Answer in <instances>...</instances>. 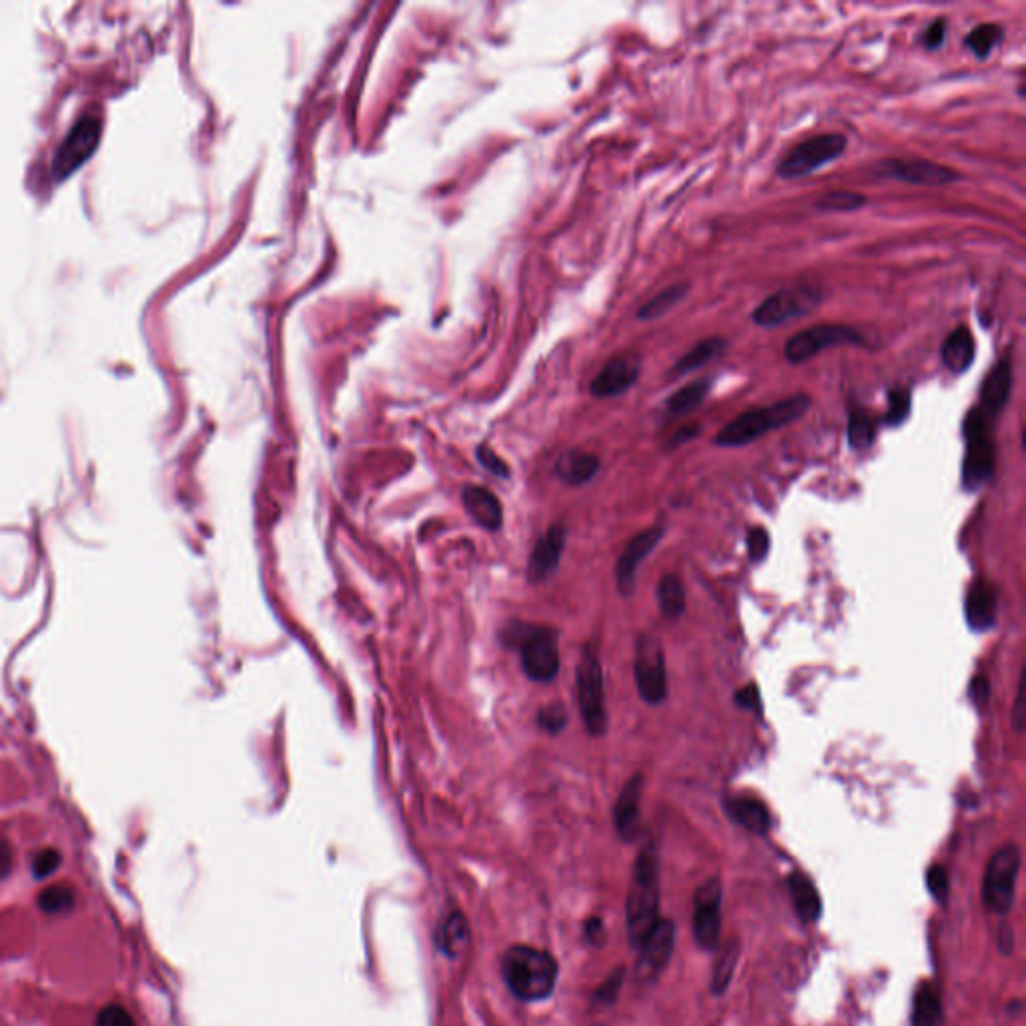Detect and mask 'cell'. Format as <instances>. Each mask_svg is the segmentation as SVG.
I'll return each mask as SVG.
<instances>
[{"label":"cell","instance_id":"cell-1","mask_svg":"<svg viewBox=\"0 0 1026 1026\" xmlns=\"http://www.w3.org/2000/svg\"><path fill=\"white\" fill-rule=\"evenodd\" d=\"M499 972L509 992L518 1000L540 1002L550 998L556 990L560 966L548 950L513 944L503 952Z\"/></svg>","mask_w":1026,"mask_h":1026},{"label":"cell","instance_id":"cell-2","mask_svg":"<svg viewBox=\"0 0 1026 1026\" xmlns=\"http://www.w3.org/2000/svg\"><path fill=\"white\" fill-rule=\"evenodd\" d=\"M505 648L520 652L522 670L532 682L550 684L560 674V636L548 626L511 622L499 632Z\"/></svg>","mask_w":1026,"mask_h":1026},{"label":"cell","instance_id":"cell-3","mask_svg":"<svg viewBox=\"0 0 1026 1026\" xmlns=\"http://www.w3.org/2000/svg\"><path fill=\"white\" fill-rule=\"evenodd\" d=\"M660 912V862L658 852L648 844L636 858L634 882L626 902L628 936L634 948H640L652 928L658 924Z\"/></svg>","mask_w":1026,"mask_h":1026},{"label":"cell","instance_id":"cell-4","mask_svg":"<svg viewBox=\"0 0 1026 1026\" xmlns=\"http://www.w3.org/2000/svg\"><path fill=\"white\" fill-rule=\"evenodd\" d=\"M812 405V397L806 393H796L786 399H780L768 407H756L740 413L732 419L716 437L714 443L720 447H742L748 445L762 435L786 427L808 413Z\"/></svg>","mask_w":1026,"mask_h":1026},{"label":"cell","instance_id":"cell-5","mask_svg":"<svg viewBox=\"0 0 1026 1026\" xmlns=\"http://www.w3.org/2000/svg\"><path fill=\"white\" fill-rule=\"evenodd\" d=\"M966 453L962 463V483L968 491L982 487L994 473V441L990 435V417L980 407H972L962 423Z\"/></svg>","mask_w":1026,"mask_h":1026},{"label":"cell","instance_id":"cell-6","mask_svg":"<svg viewBox=\"0 0 1026 1026\" xmlns=\"http://www.w3.org/2000/svg\"><path fill=\"white\" fill-rule=\"evenodd\" d=\"M576 690H578L580 714H582L588 734L604 736L608 730L604 670H602L598 652L592 646H586L582 650V658L576 668Z\"/></svg>","mask_w":1026,"mask_h":1026},{"label":"cell","instance_id":"cell-7","mask_svg":"<svg viewBox=\"0 0 1026 1026\" xmlns=\"http://www.w3.org/2000/svg\"><path fill=\"white\" fill-rule=\"evenodd\" d=\"M826 299V293L818 287H784L770 297H766L752 313V323L764 329L780 327L794 319L808 317L814 313L820 303Z\"/></svg>","mask_w":1026,"mask_h":1026},{"label":"cell","instance_id":"cell-8","mask_svg":"<svg viewBox=\"0 0 1026 1026\" xmlns=\"http://www.w3.org/2000/svg\"><path fill=\"white\" fill-rule=\"evenodd\" d=\"M848 139L842 133H824L810 137L790 149L778 163L782 179H800L834 163L846 153Z\"/></svg>","mask_w":1026,"mask_h":1026},{"label":"cell","instance_id":"cell-9","mask_svg":"<svg viewBox=\"0 0 1026 1026\" xmlns=\"http://www.w3.org/2000/svg\"><path fill=\"white\" fill-rule=\"evenodd\" d=\"M854 345L866 347V337L858 329L842 323H820L794 333L784 345V357L792 365H800L830 347Z\"/></svg>","mask_w":1026,"mask_h":1026},{"label":"cell","instance_id":"cell-10","mask_svg":"<svg viewBox=\"0 0 1026 1026\" xmlns=\"http://www.w3.org/2000/svg\"><path fill=\"white\" fill-rule=\"evenodd\" d=\"M1020 870V848L1016 844H1006L994 852L990 858L984 882H982V898L990 912L1008 914L1014 902L1016 876Z\"/></svg>","mask_w":1026,"mask_h":1026},{"label":"cell","instance_id":"cell-11","mask_svg":"<svg viewBox=\"0 0 1026 1026\" xmlns=\"http://www.w3.org/2000/svg\"><path fill=\"white\" fill-rule=\"evenodd\" d=\"M636 686L638 694L646 704L658 706L668 696V678H666V658L660 640L654 634H644L636 644V662H634Z\"/></svg>","mask_w":1026,"mask_h":1026},{"label":"cell","instance_id":"cell-12","mask_svg":"<svg viewBox=\"0 0 1026 1026\" xmlns=\"http://www.w3.org/2000/svg\"><path fill=\"white\" fill-rule=\"evenodd\" d=\"M874 175L918 187H944L964 179L956 169L928 159H886L874 167Z\"/></svg>","mask_w":1026,"mask_h":1026},{"label":"cell","instance_id":"cell-13","mask_svg":"<svg viewBox=\"0 0 1026 1026\" xmlns=\"http://www.w3.org/2000/svg\"><path fill=\"white\" fill-rule=\"evenodd\" d=\"M676 942V928L672 920H658V924L652 928L644 944L638 948V964H636V978L644 984H652L660 978L662 970L668 966Z\"/></svg>","mask_w":1026,"mask_h":1026},{"label":"cell","instance_id":"cell-14","mask_svg":"<svg viewBox=\"0 0 1026 1026\" xmlns=\"http://www.w3.org/2000/svg\"><path fill=\"white\" fill-rule=\"evenodd\" d=\"M99 137L101 119L95 113H89L83 119H79L55 157V175L61 179L75 171L95 151Z\"/></svg>","mask_w":1026,"mask_h":1026},{"label":"cell","instance_id":"cell-15","mask_svg":"<svg viewBox=\"0 0 1026 1026\" xmlns=\"http://www.w3.org/2000/svg\"><path fill=\"white\" fill-rule=\"evenodd\" d=\"M720 904H722V882L718 878L708 880L696 890L694 896V938L700 948H714L720 938Z\"/></svg>","mask_w":1026,"mask_h":1026},{"label":"cell","instance_id":"cell-16","mask_svg":"<svg viewBox=\"0 0 1026 1026\" xmlns=\"http://www.w3.org/2000/svg\"><path fill=\"white\" fill-rule=\"evenodd\" d=\"M642 373V357L638 353H620L612 357L592 379L590 391L598 399L618 397L632 389Z\"/></svg>","mask_w":1026,"mask_h":1026},{"label":"cell","instance_id":"cell-17","mask_svg":"<svg viewBox=\"0 0 1026 1026\" xmlns=\"http://www.w3.org/2000/svg\"><path fill=\"white\" fill-rule=\"evenodd\" d=\"M568 530L564 524H554L548 532L536 542L530 562H528V580L534 586L548 582L562 562V554L566 550Z\"/></svg>","mask_w":1026,"mask_h":1026},{"label":"cell","instance_id":"cell-18","mask_svg":"<svg viewBox=\"0 0 1026 1026\" xmlns=\"http://www.w3.org/2000/svg\"><path fill=\"white\" fill-rule=\"evenodd\" d=\"M664 536L662 526H652L638 536L630 540V544L624 548L618 564H616V580L622 596H632L636 588V574L638 566L650 556V552L660 544Z\"/></svg>","mask_w":1026,"mask_h":1026},{"label":"cell","instance_id":"cell-19","mask_svg":"<svg viewBox=\"0 0 1026 1026\" xmlns=\"http://www.w3.org/2000/svg\"><path fill=\"white\" fill-rule=\"evenodd\" d=\"M1012 391V355L1004 353L988 371L980 389V409L988 417H996L1008 403Z\"/></svg>","mask_w":1026,"mask_h":1026},{"label":"cell","instance_id":"cell-20","mask_svg":"<svg viewBox=\"0 0 1026 1026\" xmlns=\"http://www.w3.org/2000/svg\"><path fill=\"white\" fill-rule=\"evenodd\" d=\"M644 776L634 774L622 788L614 806V824L622 840L632 842L640 830V800H642Z\"/></svg>","mask_w":1026,"mask_h":1026},{"label":"cell","instance_id":"cell-21","mask_svg":"<svg viewBox=\"0 0 1026 1026\" xmlns=\"http://www.w3.org/2000/svg\"><path fill=\"white\" fill-rule=\"evenodd\" d=\"M461 501L469 518L479 528L497 532L503 526V507L493 491L481 485H467L461 493Z\"/></svg>","mask_w":1026,"mask_h":1026},{"label":"cell","instance_id":"cell-22","mask_svg":"<svg viewBox=\"0 0 1026 1026\" xmlns=\"http://www.w3.org/2000/svg\"><path fill=\"white\" fill-rule=\"evenodd\" d=\"M996 608H998V602H996L994 586L984 580L974 582L966 594V604H964L968 626L976 632L990 630L996 622Z\"/></svg>","mask_w":1026,"mask_h":1026},{"label":"cell","instance_id":"cell-23","mask_svg":"<svg viewBox=\"0 0 1026 1026\" xmlns=\"http://www.w3.org/2000/svg\"><path fill=\"white\" fill-rule=\"evenodd\" d=\"M974 357L976 343L972 331L966 325H958L956 329H952L940 345V359L944 367L954 375L966 373L972 367Z\"/></svg>","mask_w":1026,"mask_h":1026},{"label":"cell","instance_id":"cell-24","mask_svg":"<svg viewBox=\"0 0 1026 1026\" xmlns=\"http://www.w3.org/2000/svg\"><path fill=\"white\" fill-rule=\"evenodd\" d=\"M469 940H471V930H469V922L463 912L451 910L437 924L435 946L443 956H447L451 960L459 958L465 952Z\"/></svg>","mask_w":1026,"mask_h":1026},{"label":"cell","instance_id":"cell-25","mask_svg":"<svg viewBox=\"0 0 1026 1026\" xmlns=\"http://www.w3.org/2000/svg\"><path fill=\"white\" fill-rule=\"evenodd\" d=\"M554 471L564 483L580 487L596 477L600 471V457L584 449H568L558 457Z\"/></svg>","mask_w":1026,"mask_h":1026},{"label":"cell","instance_id":"cell-26","mask_svg":"<svg viewBox=\"0 0 1026 1026\" xmlns=\"http://www.w3.org/2000/svg\"><path fill=\"white\" fill-rule=\"evenodd\" d=\"M728 349V341L720 335H714V337H706L702 341H698L684 357H680L674 367L670 369V377H684L708 363H712L714 359H718L724 351Z\"/></svg>","mask_w":1026,"mask_h":1026},{"label":"cell","instance_id":"cell-27","mask_svg":"<svg viewBox=\"0 0 1026 1026\" xmlns=\"http://www.w3.org/2000/svg\"><path fill=\"white\" fill-rule=\"evenodd\" d=\"M726 812L736 824L744 826L746 830H750L754 834H766L770 830V812L756 798H748V796L730 798L726 802Z\"/></svg>","mask_w":1026,"mask_h":1026},{"label":"cell","instance_id":"cell-28","mask_svg":"<svg viewBox=\"0 0 1026 1026\" xmlns=\"http://www.w3.org/2000/svg\"><path fill=\"white\" fill-rule=\"evenodd\" d=\"M788 886H790V894H792V902H794L798 918L806 924L816 922L822 912V900H820V894H818L814 882L806 874L794 872L788 878Z\"/></svg>","mask_w":1026,"mask_h":1026},{"label":"cell","instance_id":"cell-29","mask_svg":"<svg viewBox=\"0 0 1026 1026\" xmlns=\"http://www.w3.org/2000/svg\"><path fill=\"white\" fill-rule=\"evenodd\" d=\"M688 293H690V283H686V281L674 283V285L662 289L660 293H656L650 301H646L640 307V311L636 313V317L640 321H646V323L656 321V319L668 315L678 303H682Z\"/></svg>","mask_w":1026,"mask_h":1026},{"label":"cell","instance_id":"cell-30","mask_svg":"<svg viewBox=\"0 0 1026 1026\" xmlns=\"http://www.w3.org/2000/svg\"><path fill=\"white\" fill-rule=\"evenodd\" d=\"M712 389V379H696L684 387H680L676 393H672L668 399H666V409L668 413L672 415H686V413H692L696 411L708 397Z\"/></svg>","mask_w":1026,"mask_h":1026},{"label":"cell","instance_id":"cell-31","mask_svg":"<svg viewBox=\"0 0 1026 1026\" xmlns=\"http://www.w3.org/2000/svg\"><path fill=\"white\" fill-rule=\"evenodd\" d=\"M912 1024L914 1026H942L944 1024L942 1000L930 984H922L914 996Z\"/></svg>","mask_w":1026,"mask_h":1026},{"label":"cell","instance_id":"cell-32","mask_svg":"<svg viewBox=\"0 0 1026 1026\" xmlns=\"http://www.w3.org/2000/svg\"><path fill=\"white\" fill-rule=\"evenodd\" d=\"M656 596H658L660 610L668 620H678L686 612V592H684V586L678 576H674V574L664 576L658 584Z\"/></svg>","mask_w":1026,"mask_h":1026},{"label":"cell","instance_id":"cell-33","mask_svg":"<svg viewBox=\"0 0 1026 1026\" xmlns=\"http://www.w3.org/2000/svg\"><path fill=\"white\" fill-rule=\"evenodd\" d=\"M1002 39H1004V31L1000 25L984 23V25L974 27L968 33V37L964 39V45L976 59H988L994 53V49L1002 43Z\"/></svg>","mask_w":1026,"mask_h":1026},{"label":"cell","instance_id":"cell-34","mask_svg":"<svg viewBox=\"0 0 1026 1026\" xmlns=\"http://www.w3.org/2000/svg\"><path fill=\"white\" fill-rule=\"evenodd\" d=\"M75 900H77L75 890L69 884H51L39 894L41 910L51 916L71 912L75 906Z\"/></svg>","mask_w":1026,"mask_h":1026},{"label":"cell","instance_id":"cell-35","mask_svg":"<svg viewBox=\"0 0 1026 1026\" xmlns=\"http://www.w3.org/2000/svg\"><path fill=\"white\" fill-rule=\"evenodd\" d=\"M868 203V197L854 191H830L814 201L816 211L820 213H852L862 209Z\"/></svg>","mask_w":1026,"mask_h":1026},{"label":"cell","instance_id":"cell-36","mask_svg":"<svg viewBox=\"0 0 1026 1026\" xmlns=\"http://www.w3.org/2000/svg\"><path fill=\"white\" fill-rule=\"evenodd\" d=\"M876 439V421L860 409H854L848 417V443L852 449H868Z\"/></svg>","mask_w":1026,"mask_h":1026},{"label":"cell","instance_id":"cell-37","mask_svg":"<svg viewBox=\"0 0 1026 1026\" xmlns=\"http://www.w3.org/2000/svg\"><path fill=\"white\" fill-rule=\"evenodd\" d=\"M738 956H740V946L736 944V940H730L720 958L716 960V966H714V974H712V992L716 996L724 994L732 976H734V970H736V964H738Z\"/></svg>","mask_w":1026,"mask_h":1026},{"label":"cell","instance_id":"cell-38","mask_svg":"<svg viewBox=\"0 0 1026 1026\" xmlns=\"http://www.w3.org/2000/svg\"><path fill=\"white\" fill-rule=\"evenodd\" d=\"M912 411V393L908 387H892L888 391V409L884 415V425L896 427L902 425Z\"/></svg>","mask_w":1026,"mask_h":1026},{"label":"cell","instance_id":"cell-39","mask_svg":"<svg viewBox=\"0 0 1026 1026\" xmlns=\"http://www.w3.org/2000/svg\"><path fill=\"white\" fill-rule=\"evenodd\" d=\"M538 726L552 736L564 732V728L568 726V710L562 704L544 706L538 712Z\"/></svg>","mask_w":1026,"mask_h":1026},{"label":"cell","instance_id":"cell-40","mask_svg":"<svg viewBox=\"0 0 1026 1026\" xmlns=\"http://www.w3.org/2000/svg\"><path fill=\"white\" fill-rule=\"evenodd\" d=\"M624 978H626V970L620 966L616 968L594 992V1002L596 1004H602V1006H608V1004H614L622 986H624Z\"/></svg>","mask_w":1026,"mask_h":1026},{"label":"cell","instance_id":"cell-41","mask_svg":"<svg viewBox=\"0 0 1026 1026\" xmlns=\"http://www.w3.org/2000/svg\"><path fill=\"white\" fill-rule=\"evenodd\" d=\"M61 852L57 848H43L33 858V872L37 878H47L61 866Z\"/></svg>","mask_w":1026,"mask_h":1026},{"label":"cell","instance_id":"cell-42","mask_svg":"<svg viewBox=\"0 0 1026 1026\" xmlns=\"http://www.w3.org/2000/svg\"><path fill=\"white\" fill-rule=\"evenodd\" d=\"M95 1026H137V1022L121 1004H109L99 1012Z\"/></svg>","mask_w":1026,"mask_h":1026},{"label":"cell","instance_id":"cell-43","mask_svg":"<svg viewBox=\"0 0 1026 1026\" xmlns=\"http://www.w3.org/2000/svg\"><path fill=\"white\" fill-rule=\"evenodd\" d=\"M475 455H477V461H479V463H481L489 473H493L495 477H499V479H507V477H509V467H507V463H505V461H503V459H501V457H499L491 447H487V445H479V447H477V451H475Z\"/></svg>","mask_w":1026,"mask_h":1026},{"label":"cell","instance_id":"cell-44","mask_svg":"<svg viewBox=\"0 0 1026 1026\" xmlns=\"http://www.w3.org/2000/svg\"><path fill=\"white\" fill-rule=\"evenodd\" d=\"M746 546H748V554H750V560L752 562H762L770 550V536L764 528L756 526V528H750L748 530V540H746Z\"/></svg>","mask_w":1026,"mask_h":1026},{"label":"cell","instance_id":"cell-45","mask_svg":"<svg viewBox=\"0 0 1026 1026\" xmlns=\"http://www.w3.org/2000/svg\"><path fill=\"white\" fill-rule=\"evenodd\" d=\"M926 886L930 890V894L938 900V902H944V898L948 896V890H950V882H948V874L942 866L934 864L928 868L926 872Z\"/></svg>","mask_w":1026,"mask_h":1026},{"label":"cell","instance_id":"cell-46","mask_svg":"<svg viewBox=\"0 0 1026 1026\" xmlns=\"http://www.w3.org/2000/svg\"><path fill=\"white\" fill-rule=\"evenodd\" d=\"M946 31H948V21H946L944 17L934 19V21L926 27V31H924V35H922V45H924V49H928V51H938V49L944 45V41H946Z\"/></svg>","mask_w":1026,"mask_h":1026},{"label":"cell","instance_id":"cell-47","mask_svg":"<svg viewBox=\"0 0 1026 1026\" xmlns=\"http://www.w3.org/2000/svg\"><path fill=\"white\" fill-rule=\"evenodd\" d=\"M734 702H736V706H740L744 710H750L756 714L762 712V696H760V688L756 684H748L742 690H738L734 694Z\"/></svg>","mask_w":1026,"mask_h":1026},{"label":"cell","instance_id":"cell-48","mask_svg":"<svg viewBox=\"0 0 1026 1026\" xmlns=\"http://www.w3.org/2000/svg\"><path fill=\"white\" fill-rule=\"evenodd\" d=\"M968 696L970 700L976 704V706H984L990 698V682L984 674H976L972 680H970V686H968Z\"/></svg>","mask_w":1026,"mask_h":1026},{"label":"cell","instance_id":"cell-49","mask_svg":"<svg viewBox=\"0 0 1026 1026\" xmlns=\"http://www.w3.org/2000/svg\"><path fill=\"white\" fill-rule=\"evenodd\" d=\"M13 866H15L13 846L7 840L0 838V880L7 878L13 872Z\"/></svg>","mask_w":1026,"mask_h":1026},{"label":"cell","instance_id":"cell-50","mask_svg":"<svg viewBox=\"0 0 1026 1026\" xmlns=\"http://www.w3.org/2000/svg\"><path fill=\"white\" fill-rule=\"evenodd\" d=\"M698 435H700V425H698V423L684 425V427H680V429L670 437L668 447H678V445H682V443H686V441H690V439H694V437H698Z\"/></svg>","mask_w":1026,"mask_h":1026},{"label":"cell","instance_id":"cell-51","mask_svg":"<svg viewBox=\"0 0 1026 1026\" xmlns=\"http://www.w3.org/2000/svg\"><path fill=\"white\" fill-rule=\"evenodd\" d=\"M1024 716H1026V710H1024V682L1020 680V684H1018V694H1016V702H1014V714H1012V722H1014L1016 732H1022V728H1024Z\"/></svg>","mask_w":1026,"mask_h":1026},{"label":"cell","instance_id":"cell-52","mask_svg":"<svg viewBox=\"0 0 1026 1026\" xmlns=\"http://www.w3.org/2000/svg\"><path fill=\"white\" fill-rule=\"evenodd\" d=\"M584 934H586L588 942H592V944H600V942H602V938H604V922H602L600 918H596V916H594V918H590V920L586 922V926H584Z\"/></svg>","mask_w":1026,"mask_h":1026},{"label":"cell","instance_id":"cell-53","mask_svg":"<svg viewBox=\"0 0 1026 1026\" xmlns=\"http://www.w3.org/2000/svg\"><path fill=\"white\" fill-rule=\"evenodd\" d=\"M998 944L1002 948V952H1012V930H1008V926H1002L1000 932H998Z\"/></svg>","mask_w":1026,"mask_h":1026}]
</instances>
